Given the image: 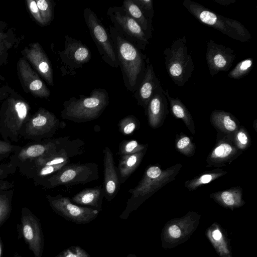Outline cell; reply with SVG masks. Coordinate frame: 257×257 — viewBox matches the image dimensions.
I'll use <instances>...</instances> for the list:
<instances>
[{
    "label": "cell",
    "instance_id": "cell-46",
    "mask_svg": "<svg viewBox=\"0 0 257 257\" xmlns=\"http://www.w3.org/2000/svg\"><path fill=\"white\" fill-rule=\"evenodd\" d=\"M2 253V241H1V240L0 238V257H1Z\"/></svg>",
    "mask_w": 257,
    "mask_h": 257
},
{
    "label": "cell",
    "instance_id": "cell-33",
    "mask_svg": "<svg viewBox=\"0 0 257 257\" xmlns=\"http://www.w3.org/2000/svg\"><path fill=\"white\" fill-rule=\"evenodd\" d=\"M140 126V121L134 115H128L122 118L118 123V131L123 135H132Z\"/></svg>",
    "mask_w": 257,
    "mask_h": 257
},
{
    "label": "cell",
    "instance_id": "cell-19",
    "mask_svg": "<svg viewBox=\"0 0 257 257\" xmlns=\"http://www.w3.org/2000/svg\"><path fill=\"white\" fill-rule=\"evenodd\" d=\"M104 155V198L111 201L117 195L120 186L118 171L114 164L112 152L108 147L103 150Z\"/></svg>",
    "mask_w": 257,
    "mask_h": 257
},
{
    "label": "cell",
    "instance_id": "cell-37",
    "mask_svg": "<svg viewBox=\"0 0 257 257\" xmlns=\"http://www.w3.org/2000/svg\"><path fill=\"white\" fill-rule=\"evenodd\" d=\"M55 257H90V255L80 246L72 245L64 249Z\"/></svg>",
    "mask_w": 257,
    "mask_h": 257
},
{
    "label": "cell",
    "instance_id": "cell-1",
    "mask_svg": "<svg viewBox=\"0 0 257 257\" xmlns=\"http://www.w3.org/2000/svg\"><path fill=\"white\" fill-rule=\"evenodd\" d=\"M84 142L80 139L64 141L56 149L36 159L24 162L19 166L20 172L33 180L35 185H41L66 166L70 158L83 153Z\"/></svg>",
    "mask_w": 257,
    "mask_h": 257
},
{
    "label": "cell",
    "instance_id": "cell-9",
    "mask_svg": "<svg viewBox=\"0 0 257 257\" xmlns=\"http://www.w3.org/2000/svg\"><path fill=\"white\" fill-rule=\"evenodd\" d=\"M83 15L101 59L112 68H117L118 65L113 43L100 20L88 8L84 10Z\"/></svg>",
    "mask_w": 257,
    "mask_h": 257
},
{
    "label": "cell",
    "instance_id": "cell-28",
    "mask_svg": "<svg viewBox=\"0 0 257 257\" xmlns=\"http://www.w3.org/2000/svg\"><path fill=\"white\" fill-rule=\"evenodd\" d=\"M242 195V188L234 186L226 190L213 192L209 196L225 206L234 207L240 206L243 203Z\"/></svg>",
    "mask_w": 257,
    "mask_h": 257
},
{
    "label": "cell",
    "instance_id": "cell-39",
    "mask_svg": "<svg viewBox=\"0 0 257 257\" xmlns=\"http://www.w3.org/2000/svg\"><path fill=\"white\" fill-rule=\"evenodd\" d=\"M22 148V147L12 145L10 142L0 139V159L7 158Z\"/></svg>",
    "mask_w": 257,
    "mask_h": 257
},
{
    "label": "cell",
    "instance_id": "cell-43",
    "mask_svg": "<svg viewBox=\"0 0 257 257\" xmlns=\"http://www.w3.org/2000/svg\"><path fill=\"white\" fill-rule=\"evenodd\" d=\"M14 187V183L6 180H0V191H6Z\"/></svg>",
    "mask_w": 257,
    "mask_h": 257
},
{
    "label": "cell",
    "instance_id": "cell-47",
    "mask_svg": "<svg viewBox=\"0 0 257 257\" xmlns=\"http://www.w3.org/2000/svg\"><path fill=\"white\" fill-rule=\"evenodd\" d=\"M126 257H136V256L133 254H129Z\"/></svg>",
    "mask_w": 257,
    "mask_h": 257
},
{
    "label": "cell",
    "instance_id": "cell-38",
    "mask_svg": "<svg viewBox=\"0 0 257 257\" xmlns=\"http://www.w3.org/2000/svg\"><path fill=\"white\" fill-rule=\"evenodd\" d=\"M139 6L145 16L149 20L153 21L154 11L152 0H133Z\"/></svg>",
    "mask_w": 257,
    "mask_h": 257
},
{
    "label": "cell",
    "instance_id": "cell-12",
    "mask_svg": "<svg viewBox=\"0 0 257 257\" xmlns=\"http://www.w3.org/2000/svg\"><path fill=\"white\" fill-rule=\"evenodd\" d=\"M59 119L52 112L40 108L39 110L25 123L21 137L25 139L41 142L43 139L53 136L59 127L63 125Z\"/></svg>",
    "mask_w": 257,
    "mask_h": 257
},
{
    "label": "cell",
    "instance_id": "cell-11",
    "mask_svg": "<svg viewBox=\"0 0 257 257\" xmlns=\"http://www.w3.org/2000/svg\"><path fill=\"white\" fill-rule=\"evenodd\" d=\"M106 15L113 27L125 40L141 50L150 43L141 27L130 17L121 7H110Z\"/></svg>",
    "mask_w": 257,
    "mask_h": 257
},
{
    "label": "cell",
    "instance_id": "cell-40",
    "mask_svg": "<svg viewBox=\"0 0 257 257\" xmlns=\"http://www.w3.org/2000/svg\"><path fill=\"white\" fill-rule=\"evenodd\" d=\"M17 168L13 166L10 162L0 164V180H3L9 175L14 174Z\"/></svg>",
    "mask_w": 257,
    "mask_h": 257
},
{
    "label": "cell",
    "instance_id": "cell-22",
    "mask_svg": "<svg viewBox=\"0 0 257 257\" xmlns=\"http://www.w3.org/2000/svg\"><path fill=\"white\" fill-rule=\"evenodd\" d=\"M27 57L39 72L51 86H53V70L46 53L38 43L28 51Z\"/></svg>",
    "mask_w": 257,
    "mask_h": 257
},
{
    "label": "cell",
    "instance_id": "cell-27",
    "mask_svg": "<svg viewBox=\"0 0 257 257\" xmlns=\"http://www.w3.org/2000/svg\"><path fill=\"white\" fill-rule=\"evenodd\" d=\"M147 150L120 157L118 167L120 184L124 183L139 166Z\"/></svg>",
    "mask_w": 257,
    "mask_h": 257
},
{
    "label": "cell",
    "instance_id": "cell-26",
    "mask_svg": "<svg viewBox=\"0 0 257 257\" xmlns=\"http://www.w3.org/2000/svg\"><path fill=\"white\" fill-rule=\"evenodd\" d=\"M164 94L169 101L172 115L176 118L181 119L193 134H195V125L193 117L185 104L178 97L170 96L169 89L164 90Z\"/></svg>",
    "mask_w": 257,
    "mask_h": 257
},
{
    "label": "cell",
    "instance_id": "cell-6",
    "mask_svg": "<svg viewBox=\"0 0 257 257\" xmlns=\"http://www.w3.org/2000/svg\"><path fill=\"white\" fill-rule=\"evenodd\" d=\"M167 72L173 82L184 86L192 77L194 69L193 60L188 52L186 37L173 41L163 51Z\"/></svg>",
    "mask_w": 257,
    "mask_h": 257
},
{
    "label": "cell",
    "instance_id": "cell-29",
    "mask_svg": "<svg viewBox=\"0 0 257 257\" xmlns=\"http://www.w3.org/2000/svg\"><path fill=\"white\" fill-rule=\"evenodd\" d=\"M227 173V171L220 168L207 171L186 180L184 185L189 191H194L202 185L209 183Z\"/></svg>",
    "mask_w": 257,
    "mask_h": 257
},
{
    "label": "cell",
    "instance_id": "cell-8",
    "mask_svg": "<svg viewBox=\"0 0 257 257\" xmlns=\"http://www.w3.org/2000/svg\"><path fill=\"white\" fill-rule=\"evenodd\" d=\"M99 179L98 165L95 163L69 164L46 180L42 186L48 189L59 186L85 184Z\"/></svg>",
    "mask_w": 257,
    "mask_h": 257
},
{
    "label": "cell",
    "instance_id": "cell-25",
    "mask_svg": "<svg viewBox=\"0 0 257 257\" xmlns=\"http://www.w3.org/2000/svg\"><path fill=\"white\" fill-rule=\"evenodd\" d=\"M125 13L141 27L148 40L152 37L153 21L148 20L133 0H125L121 6Z\"/></svg>",
    "mask_w": 257,
    "mask_h": 257
},
{
    "label": "cell",
    "instance_id": "cell-13",
    "mask_svg": "<svg viewBox=\"0 0 257 257\" xmlns=\"http://www.w3.org/2000/svg\"><path fill=\"white\" fill-rule=\"evenodd\" d=\"M46 198L50 206L56 213L76 224H87L94 220L99 213L97 209L76 205L69 197L60 194L48 195Z\"/></svg>",
    "mask_w": 257,
    "mask_h": 257
},
{
    "label": "cell",
    "instance_id": "cell-34",
    "mask_svg": "<svg viewBox=\"0 0 257 257\" xmlns=\"http://www.w3.org/2000/svg\"><path fill=\"white\" fill-rule=\"evenodd\" d=\"M233 140L236 147L242 151L248 148L251 143L249 134L243 125H240L234 134Z\"/></svg>",
    "mask_w": 257,
    "mask_h": 257
},
{
    "label": "cell",
    "instance_id": "cell-31",
    "mask_svg": "<svg viewBox=\"0 0 257 257\" xmlns=\"http://www.w3.org/2000/svg\"><path fill=\"white\" fill-rule=\"evenodd\" d=\"M253 66V60L249 57L243 59L236 64L227 74L230 78L239 80L247 75Z\"/></svg>",
    "mask_w": 257,
    "mask_h": 257
},
{
    "label": "cell",
    "instance_id": "cell-14",
    "mask_svg": "<svg viewBox=\"0 0 257 257\" xmlns=\"http://www.w3.org/2000/svg\"><path fill=\"white\" fill-rule=\"evenodd\" d=\"M233 136L217 133L216 143L205 160L206 167H225L242 154L243 151L234 142Z\"/></svg>",
    "mask_w": 257,
    "mask_h": 257
},
{
    "label": "cell",
    "instance_id": "cell-45",
    "mask_svg": "<svg viewBox=\"0 0 257 257\" xmlns=\"http://www.w3.org/2000/svg\"><path fill=\"white\" fill-rule=\"evenodd\" d=\"M212 236L215 240H218L221 238V233L219 230H215L212 233Z\"/></svg>",
    "mask_w": 257,
    "mask_h": 257
},
{
    "label": "cell",
    "instance_id": "cell-21",
    "mask_svg": "<svg viewBox=\"0 0 257 257\" xmlns=\"http://www.w3.org/2000/svg\"><path fill=\"white\" fill-rule=\"evenodd\" d=\"M210 122L217 133L226 135H234L240 126L239 121L234 115L219 109L212 111Z\"/></svg>",
    "mask_w": 257,
    "mask_h": 257
},
{
    "label": "cell",
    "instance_id": "cell-4",
    "mask_svg": "<svg viewBox=\"0 0 257 257\" xmlns=\"http://www.w3.org/2000/svg\"><path fill=\"white\" fill-rule=\"evenodd\" d=\"M72 96L63 102L61 116L75 122L81 123L98 118L109 102L108 93L104 88L93 89L88 96L80 95Z\"/></svg>",
    "mask_w": 257,
    "mask_h": 257
},
{
    "label": "cell",
    "instance_id": "cell-42",
    "mask_svg": "<svg viewBox=\"0 0 257 257\" xmlns=\"http://www.w3.org/2000/svg\"><path fill=\"white\" fill-rule=\"evenodd\" d=\"M170 235L174 238L179 237L181 234V231L180 228L176 225L170 226L168 229Z\"/></svg>",
    "mask_w": 257,
    "mask_h": 257
},
{
    "label": "cell",
    "instance_id": "cell-44",
    "mask_svg": "<svg viewBox=\"0 0 257 257\" xmlns=\"http://www.w3.org/2000/svg\"><path fill=\"white\" fill-rule=\"evenodd\" d=\"M215 2L222 6H228L235 3V0H214Z\"/></svg>",
    "mask_w": 257,
    "mask_h": 257
},
{
    "label": "cell",
    "instance_id": "cell-36",
    "mask_svg": "<svg viewBox=\"0 0 257 257\" xmlns=\"http://www.w3.org/2000/svg\"><path fill=\"white\" fill-rule=\"evenodd\" d=\"M36 2L45 25L50 24L53 19V5L51 2L38 0Z\"/></svg>",
    "mask_w": 257,
    "mask_h": 257
},
{
    "label": "cell",
    "instance_id": "cell-41",
    "mask_svg": "<svg viewBox=\"0 0 257 257\" xmlns=\"http://www.w3.org/2000/svg\"><path fill=\"white\" fill-rule=\"evenodd\" d=\"M30 12L35 19L41 25L44 26V23L40 15L39 10L35 1H30L27 2Z\"/></svg>",
    "mask_w": 257,
    "mask_h": 257
},
{
    "label": "cell",
    "instance_id": "cell-3",
    "mask_svg": "<svg viewBox=\"0 0 257 257\" xmlns=\"http://www.w3.org/2000/svg\"><path fill=\"white\" fill-rule=\"evenodd\" d=\"M182 167L181 163L165 169H161L158 165L149 166L138 184L135 188L128 190V192L131 196L128 199L126 208L120 217L127 218L129 214L145 200L166 184L174 180Z\"/></svg>",
    "mask_w": 257,
    "mask_h": 257
},
{
    "label": "cell",
    "instance_id": "cell-24",
    "mask_svg": "<svg viewBox=\"0 0 257 257\" xmlns=\"http://www.w3.org/2000/svg\"><path fill=\"white\" fill-rule=\"evenodd\" d=\"M103 198L104 188L99 186L81 190L74 195L71 201L77 204L91 206L100 211L102 210Z\"/></svg>",
    "mask_w": 257,
    "mask_h": 257
},
{
    "label": "cell",
    "instance_id": "cell-18",
    "mask_svg": "<svg viewBox=\"0 0 257 257\" xmlns=\"http://www.w3.org/2000/svg\"><path fill=\"white\" fill-rule=\"evenodd\" d=\"M168 113V100L160 83L148 104L145 114L149 125L157 128L163 125Z\"/></svg>",
    "mask_w": 257,
    "mask_h": 257
},
{
    "label": "cell",
    "instance_id": "cell-48",
    "mask_svg": "<svg viewBox=\"0 0 257 257\" xmlns=\"http://www.w3.org/2000/svg\"><path fill=\"white\" fill-rule=\"evenodd\" d=\"M14 257H22V256L21 255H20V254L16 253L15 254Z\"/></svg>",
    "mask_w": 257,
    "mask_h": 257
},
{
    "label": "cell",
    "instance_id": "cell-23",
    "mask_svg": "<svg viewBox=\"0 0 257 257\" xmlns=\"http://www.w3.org/2000/svg\"><path fill=\"white\" fill-rule=\"evenodd\" d=\"M19 65L22 78L29 90L37 96L47 98L50 91L27 62L21 60Z\"/></svg>",
    "mask_w": 257,
    "mask_h": 257
},
{
    "label": "cell",
    "instance_id": "cell-30",
    "mask_svg": "<svg viewBox=\"0 0 257 257\" xmlns=\"http://www.w3.org/2000/svg\"><path fill=\"white\" fill-rule=\"evenodd\" d=\"M175 147L178 152L187 157H192L195 153L196 146L192 138L183 133L176 134Z\"/></svg>",
    "mask_w": 257,
    "mask_h": 257
},
{
    "label": "cell",
    "instance_id": "cell-32",
    "mask_svg": "<svg viewBox=\"0 0 257 257\" xmlns=\"http://www.w3.org/2000/svg\"><path fill=\"white\" fill-rule=\"evenodd\" d=\"M147 144H140L136 140H123L119 145L118 154L120 157L147 150Z\"/></svg>",
    "mask_w": 257,
    "mask_h": 257
},
{
    "label": "cell",
    "instance_id": "cell-2",
    "mask_svg": "<svg viewBox=\"0 0 257 257\" xmlns=\"http://www.w3.org/2000/svg\"><path fill=\"white\" fill-rule=\"evenodd\" d=\"M109 35L124 85L134 93L143 78L149 58L142 50L122 37L112 25L109 26Z\"/></svg>",
    "mask_w": 257,
    "mask_h": 257
},
{
    "label": "cell",
    "instance_id": "cell-20",
    "mask_svg": "<svg viewBox=\"0 0 257 257\" xmlns=\"http://www.w3.org/2000/svg\"><path fill=\"white\" fill-rule=\"evenodd\" d=\"M160 83V80L155 74L154 67L149 59L143 78L137 89L133 93L138 104L144 108L145 113L150 99Z\"/></svg>",
    "mask_w": 257,
    "mask_h": 257
},
{
    "label": "cell",
    "instance_id": "cell-10",
    "mask_svg": "<svg viewBox=\"0 0 257 257\" xmlns=\"http://www.w3.org/2000/svg\"><path fill=\"white\" fill-rule=\"evenodd\" d=\"M64 49L58 51L61 76H74L76 71L90 61L91 53L82 42L67 34L64 35Z\"/></svg>",
    "mask_w": 257,
    "mask_h": 257
},
{
    "label": "cell",
    "instance_id": "cell-15",
    "mask_svg": "<svg viewBox=\"0 0 257 257\" xmlns=\"http://www.w3.org/2000/svg\"><path fill=\"white\" fill-rule=\"evenodd\" d=\"M21 220L22 233L29 248L35 257H42L44 241L39 220L26 207L22 210Z\"/></svg>",
    "mask_w": 257,
    "mask_h": 257
},
{
    "label": "cell",
    "instance_id": "cell-35",
    "mask_svg": "<svg viewBox=\"0 0 257 257\" xmlns=\"http://www.w3.org/2000/svg\"><path fill=\"white\" fill-rule=\"evenodd\" d=\"M13 191L0 194V225L8 218L11 209Z\"/></svg>",
    "mask_w": 257,
    "mask_h": 257
},
{
    "label": "cell",
    "instance_id": "cell-7",
    "mask_svg": "<svg viewBox=\"0 0 257 257\" xmlns=\"http://www.w3.org/2000/svg\"><path fill=\"white\" fill-rule=\"evenodd\" d=\"M28 105L23 101L9 100L0 111V134L4 141L17 142L30 118Z\"/></svg>",
    "mask_w": 257,
    "mask_h": 257
},
{
    "label": "cell",
    "instance_id": "cell-5",
    "mask_svg": "<svg viewBox=\"0 0 257 257\" xmlns=\"http://www.w3.org/2000/svg\"><path fill=\"white\" fill-rule=\"evenodd\" d=\"M182 4L189 13L203 24L235 40L246 42L250 40L249 32L237 20L220 15L201 4L191 0H184Z\"/></svg>",
    "mask_w": 257,
    "mask_h": 257
},
{
    "label": "cell",
    "instance_id": "cell-17",
    "mask_svg": "<svg viewBox=\"0 0 257 257\" xmlns=\"http://www.w3.org/2000/svg\"><path fill=\"white\" fill-rule=\"evenodd\" d=\"M65 138L46 139L27 145L13 154L9 162L17 168L24 162L39 158L56 149L62 144Z\"/></svg>",
    "mask_w": 257,
    "mask_h": 257
},
{
    "label": "cell",
    "instance_id": "cell-16",
    "mask_svg": "<svg viewBox=\"0 0 257 257\" xmlns=\"http://www.w3.org/2000/svg\"><path fill=\"white\" fill-rule=\"evenodd\" d=\"M235 57V51L231 48L217 44L212 39L207 42L205 58L212 76L229 70Z\"/></svg>",
    "mask_w": 257,
    "mask_h": 257
}]
</instances>
